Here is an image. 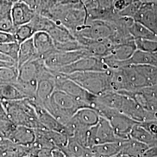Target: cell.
<instances>
[{"instance_id":"obj_14","label":"cell","mask_w":157,"mask_h":157,"mask_svg":"<svg viewBox=\"0 0 157 157\" xmlns=\"http://www.w3.org/2000/svg\"><path fill=\"white\" fill-rule=\"evenodd\" d=\"M36 13V12L21 0L13 2L12 6L11 15L13 23L16 28L29 23Z\"/></svg>"},{"instance_id":"obj_19","label":"cell","mask_w":157,"mask_h":157,"mask_svg":"<svg viewBox=\"0 0 157 157\" xmlns=\"http://www.w3.org/2000/svg\"><path fill=\"white\" fill-rule=\"evenodd\" d=\"M39 58V56L34 45L33 37L27 40L19 45L17 67H19L23 64Z\"/></svg>"},{"instance_id":"obj_24","label":"cell","mask_w":157,"mask_h":157,"mask_svg":"<svg viewBox=\"0 0 157 157\" xmlns=\"http://www.w3.org/2000/svg\"><path fill=\"white\" fill-rule=\"evenodd\" d=\"M129 31L134 39H140L157 41V34L147 28L140 23L134 21L129 27Z\"/></svg>"},{"instance_id":"obj_9","label":"cell","mask_w":157,"mask_h":157,"mask_svg":"<svg viewBox=\"0 0 157 157\" xmlns=\"http://www.w3.org/2000/svg\"><path fill=\"white\" fill-rule=\"evenodd\" d=\"M86 56H89V55L85 50L63 51L56 49L43 60L47 67L55 71Z\"/></svg>"},{"instance_id":"obj_40","label":"cell","mask_w":157,"mask_h":157,"mask_svg":"<svg viewBox=\"0 0 157 157\" xmlns=\"http://www.w3.org/2000/svg\"><path fill=\"white\" fill-rule=\"evenodd\" d=\"M141 2H155L157 1V0H140Z\"/></svg>"},{"instance_id":"obj_31","label":"cell","mask_w":157,"mask_h":157,"mask_svg":"<svg viewBox=\"0 0 157 157\" xmlns=\"http://www.w3.org/2000/svg\"><path fill=\"white\" fill-rule=\"evenodd\" d=\"M143 2L140 0H133V1L123 11L118 13L121 17H129L133 18L139 11Z\"/></svg>"},{"instance_id":"obj_29","label":"cell","mask_w":157,"mask_h":157,"mask_svg":"<svg viewBox=\"0 0 157 157\" xmlns=\"http://www.w3.org/2000/svg\"><path fill=\"white\" fill-rule=\"evenodd\" d=\"M19 45L17 41L0 43V52L11 58L17 62Z\"/></svg>"},{"instance_id":"obj_33","label":"cell","mask_w":157,"mask_h":157,"mask_svg":"<svg viewBox=\"0 0 157 157\" xmlns=\"http://www.w3.org/2000/svg\"><path fill=\"white\" fill-rule=\"evenodd\" d=\"M13 3L11 0H0V19L11 14Z\"/></svg>"},{"instance_id":"obj_41","label":"cell","mask_w":157,"mask_h":157,"mask_svg":"<svg viewBox=\"0 0 157 157\" xmlns=\"http://www.w3.org/2000/svg\"><path fill=\"white\" fill-rule=\"evenodd\" d=\"M48 1L51 2L52 3H53L54 4H56V1H57V0H48Z\"/></svg>"},{"instance_id":"obj_35","label":"cell","mask_w":157,"mask_h":157,"mask_svg":"<svg viewBox=\"0 0 157 157\" xmlns=\"http://www.w3.org/2000/svg\"><path fill=\"white\" fill-rule=\"evenodd\" d=\"M15 41H16V40L13 34L0 31V43H10Z\"/></svg>"},{"instance_id":"obj_42","label":"cell","mask_w":157,"mask_h":157,"mask_svg":"<svg viewBox=\"0 0 157 157\" xmlns=\"http://www.w3.org/2000/svg\"><path fill=\"white\" fill-rule=\"evenodd\" d=\"M79 1H80V2L81 3H82V4H84V2H85L87 0H79Z\"/></svg>"},{"instance_id":"obj_34","label":"cell","mask_w":157,"mask_h":157,"mask_svg":"<svg viewBox=\"0 0 157 157\" xmlns=\"http://www.w3.org/2000/svg\"><path fill=\"white\" fill-rule=\"evenodd\" d=\"M133 1V0H114L113 10L118 13L128 6Z\"/></svg>"},{"instance_id":"obj_17","label":"cell","mask_w":157,"mask_h":157,"mask_svg":"<svg viewBox=\"0 0 157 157\" xmlns=\"http://www.w3.org/2000/svg\"><path fill=\"white\" fill-rule=\"evenodd\" d=\"M150 147L146 144L130 137L122 142V148L117 157H144Z\"/></svg>"},{"instance_id":"obj_32","label":"cell","mask_w":157,"mask_h":157,"mask_svg":"<svg viewBox=\"0 0 157 157\" xmlns=\"http://www.w3.org/2000/svg\"><path fill=\"white\" fill-rule=\"evenodd\" d=\"M15 29L11 14L0 19V31L13 34Z\"/></svg>"},{"instance_id":"obj_26","label":"cell","mask_w":157,"mask_h":157,"mask_svg":"<svg viewBox=\"0 0 157 157\" xmlns=\"http://www.w3.org/2000/svg\"><path fill=\"white\" fill-rule=\"evenodd\" d=\"M55 23L50 19L39 13H36L32 20L29 23L35 33L38 32H48Z\"/></svg>"},{"instance_id":"obj_38","label":"cell","mask_w":157,"mask_h":157,"mask_svg":"<svg viewBox=\"0 0 157 157\" xmlns=\"http://www.w3.org/2000/svg\"><path fill=\"white\" fill-rule=\"evenodd\" d=\"M17 66L16 63L14 62H6L4 61L0 60V67H13Z\"/></svg>"},{"instance_id":"obj_4","label":"cell","mask_w":157,"mask_h":157,"mask_svg":"<svg viewBox=\"0 0 157 157\" xmlns=\"http://www.w3.org/2000/svg\"><path fill=\"white\" fill-rule=\"evenodd\" d=\"M63 75L96 96L111 91L109 69L105 71L77 72Z\"/></svg>"},{"instance_id":"obj_15","label":"cell","mask_w":157,"mask_h":157,"mask_svg":"<svg viewBox=\"0 0 157 157\" xmlns=\"http://www.w3.org/2000/svg\"><path fill=\"white\" fill-rule=\"evenodd\" d=\"M6 139L26 147H30L36 140L35 130L25 126L15 125Z\"/></svg>"},{"instance_id":"obj_11","label":"cell","mask_w":157,"mask_h":157,"mask_svg":"<svg viewBox=\"0 0 157 157\" xmlns=\"http://www.w3.org/2000/svg\"><path fill=\"white\" fill-rule=\"evenodd\" d=\"M29 99L33 105L40 122L45 129L61 132L67 135V129L63 124L59 122L41 105L36 102L33 99Z\"/></svg>"},{"instance_id":"obj_36","label":"cell","mask_w":157,"mask_h":157,"mask_svg":"<svg viewBox=\"0 0 157 157\" xmlns=\"http://www.w3.org/2000/svg\"><path fill=\"white\" fill-rule=\"evenodd\" d=\"M80 2L79 0H57L56 4H75Z\"/></svg>"},{"instance_id":"obj_7","label":"cell","mask_w":157,"mask_h":157,"mask_svg":"<svg viewBox=\"0 0 157 157\" xmlns=\"http://www.w3.org/2000/svg\"><path fill=\"white\" fill-rule=\"evenodd\" d=\"M113 32L112 24L101 20L88 19L73 35L95 40L108 39Z\"/></svg>"},{"instance_id":"obj_6","label":"cell","mask_w":157,"mask_h":157,"mask_svg":"<svg viewBox=\"0 0 157 157\" xmlns=\"http://www.w3.org/2000/svg\"><path fill=\"white\" fill-rule=\"evenodd\" d=\"M122 140L115 134L109 121L106 118L100 117L98 123L89 130V148L98 144Z\"/></svg>"},{"instance_id":"obj_22","label":"cell","mask_w":157,"mask_h":157,"mask_svg":"<svg viewBox=\"0 0 157 157\" xmlns=\"http://www.w3.org/2000/svg\"><path fill=\"white\" fill-rule=\"evenodd\" d=\"M50 35L54 44H61L76 40L72 33L63 26L55 23L47 32Z\"/></svg>"},{"instance_id":"obj_23","label":"cell","mask_w":157,"mask_h":157,"mask_svg":"<svg viewBox=\"0 0 157 157\" xmlns=\"http://www.w3.org/2000/svg\"><path fill=\"white\" fill-rule=\"evenodd\" d=\"M62 151L66 157H93L90 148L82 146L72 137H69L67 144Z\"/></svg>"},{"instance_id":"obj_10","label":"cell","mask_w":157,"mask_h":157,"mask_svg":"<svg viewBox=\"0 0 157 157\" xmlns=\"http://www.w3.org/2000/svg\"><path fill=\"white\" fill-rule=\"evenodd\" d=\"M133 19L157 34V2H142Z\"/></svg>"},{"instance_id":"obj_21","label":"cell","mask_w":157,"mask_h":157,"mask_svg":"<svg viewBox=\"0 0 157 157\" xmlns=\"http://www.w3.org/2000/svg\"><path fill=\"white\" fill-rule=\"evenodd\" d=\"M130 137L141 141L150 148L157 145V139L145 129L140 122H137L133 126L130 133Z\"/></svg>"},{"instance_id":"obj_27","label":"cell","mask_w":157,"mask_h":157,"mask_svg":"<svg viewBox=\"0 0 157 157\" xmlns=\"http://www.w3.org/2000/svg\"><path fill=\"white\" fill-rule=\"evenodd\" d=\"M18 75L17 66L0 67V83H14Z\"/></svg>"},{"instance_id":"obj_39","label":"cell","mask_w":157,"mask_h":157,"mask_svg":"<svg viewBox=\"0 0 157 157\" xmlns=\"http://www.w3.org/2000/svg\"><path fill=\"white\" fill-rule=\"evenodd\" d=\"M5 139H6V138L4 137V136L0 133V145L4 142V141L5 140Z\"/></svg>"},{"instance_id":"obj_28","label":"cell","mask_w":157,"mask_h":157,"mask_svg":"<svg viewBox=\"0 0 157 157\" xmlns=\"http://www.w3.org/2000/svg\"><path fill=\"white\" fill-rule=\"evenodd\" d=\"M34 33L33 29L27 23L17 27L13 34L16 41L20 44L25 41L32 38Z\"/></svg>"},{"instance_id":"obj_30","label":"cell","mask_w":157,"mask_h":157,"mask_svg":"<svg viewBox=\"0 0 157 157\" xmlns=\"http://www.w3.org/2000/svg\"><path fill=\"white\" fill-rule=\"evenodd\" d=\"M135 43L137 50L150 53L157 51V41L137 39H135Z\"/></svg>"},{"instance_id":"obj_3","label":"cell","mask_w":157,"mask_h":157,"mask_svg":"<svg viewBox=\"0 0 157 157\" xmlns=\"http://www.w3.org/2000/svg\"><path fill=\"white\" fill-rule=\"evenodd\" d=\"M43 106L64 125L79 109L83 108L72 97L58 89L55 90Z\"/></svg>"},{"instance_id":"obj_25","label":"cell","mask_w":157,"mask_h":157,"mask_svg":"<svg viewBox=\"0 0 157 157\" xmlns=\"http://www.w3.org/2000/svg\"><path fill=\"white\" fill-rule=\"evenodd\" d=\"M25 98L14 84L0 83V100L1 101L15 100Z\"/></svg>"},{"instance_id":"obj_20","label":"cell","mask_w":157,"mask_h":157,"mask_svg":"<svg viewBox=\"0 0 157 157\" xmlns=\"http://www.w3.org/2000/svg\"><path fill=\"white\" fill-rule=\"evenodd\" d=\"M122 141L93 146L90 148L93 157H117L122 148Z\"/></svg>"},{"instance_id":"obj_16","label":"cell","mask_w":157,"mask_h":157,"mask_svg":"<svg viewBox=\"0 0 157 157\" xmlns=\"http://www.w3.org/2000/svg\"><path fill=\"white\" fill-rule=\"evenodd\" d=\"M34 45L40 58L43 59L56 50L54 42L46 32H38L33 36Z\"/></svg>"},{"instance_id":"obj_37","label":"cell","mask_w":157,"mask_h":157,"mask_svg":"<svg viewBox=\"0 0 157 157\" xmlns=\"http://www.w3.org/2000/svg\"><path fill=\"white\" fill-rule=\"evenodd\" d=\"M8 118L6 114V111L4 109V105L2 103V101L0 100V119Z\"/></svg>"},{"instance_id":"obj_1","label":"cell","mask_w":157,"mask_h":157,"mask_svg":"<svg viewBox=\"0 0 157 157\" xmlns=\"http://www.w3.org/2000/svg\"><path fill=\"white\" fill-rule=\"evenodd\" d=\"M42 15L63 26L73 34L84 25L88 18L86 8L81 2L56 4Z\"/></svg>"},{"instance_id":"obj_8","label":"cell","mask_w":157,"mask_h":157,"mask_svg":"<svg viewBox=\"0 0 157 157\" xmlns=\"http://www.w3.org/2000/svg\"><path fill=\"white\" fill-rule=\"evenodd\" d=\"M108 69L102 58L86 56L54 71L63 75H68L77 72L105 71Z\"/></svg>"},{"instance_id":"obj_13","label":"cell","mask_w":157,"mask_h":157,"mask_svg":"<svg viewBox=\"0 0 157 157\" xmlns=\"http://www.w3.org/2000/svg\"><path fill=\"white\" fill-rule=\"evenodd\" d=\"M45 63L41 58H37L23 64L18 68L17 80L21 82H31L38 80L40 73Z\"/></svg>"},{"instance_id":"obj_12","label":"cell","mask_w":157,"mask_h":157,"mask_svg":"<svg viewBox=\"0 0 157 157\" xmlns=\"http://www.w3.org/2000/svg\"><path fill=\"white\" fill-rule=\"evenodd\" d=\"M53 71V73L50 76L38 79L35 98H31L42 106L50 98L51 95L56 89L55 80L57 73L54 71Z\"/></svg>"},{"instance_id":"obj_2","label":"cell","mask_w":157,"mask_h":157,"mask_svg":"<svg viewBox=\"0 0 157 157\" xmlns=\"http://www.w3.org/2000/svg\"><path fill=\"white\" fill-rule=\"evenodd\" d=\"M1 101L7 117L13 124L34 129H45L40 122L36 109L29 98Z\"/></svg>"},{"instance_id":"obj_43","label":"cell","mask_w":157,"mask_h":157,"mask_svg":"<svg viewBox=\"0 0 157 157\" xmlns=\"http://www.w3.org/2000/svg\"><path fill=\"white\" fill-rule=\"evenodd\" d=\"M13 2H17V1H19V0H11Z\"/></svg>"},{"instance_id":"obj_5","label":"cell","mask_w":157,"mask_h":157,"mask_svg":"<svg viewBox=\"0 0 157 157\" xmlns=\"http://www.w3.org/2000/svg\"><path fill=\"white\" fill-rule=\"evenodd\" d=\"M55 80L56 89L61 90L72 97L82 106L93 108L97 96L85 90L72 80L56 72Z\"/></svg>"},{"instance_id":"obj_18","label":"cell","mask_w":157,"mask_h":157,"mask_svg":"<svg viewBox=\"0 0 157 157\" xmlns=\"http://www.w3.org/2000/svg\"><path fill=\"white\" fill-rule=\"evenodd\" d=\"M30 157V147L21 146L6 139L0 145V157Z\"/></svg>"}]
</instances>
